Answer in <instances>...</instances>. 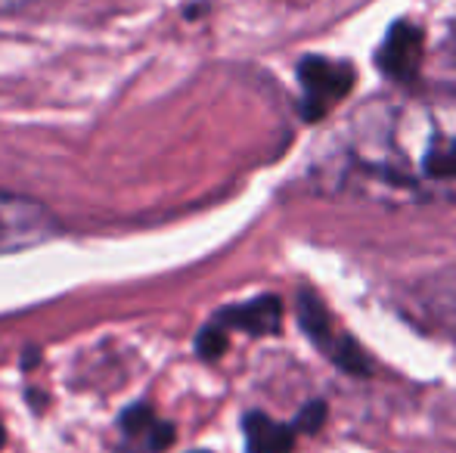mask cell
Returning <instances> with one entry per match:
<instances>
[{"label":"cell","instance_id":"6da1fadb","mask_svg":"<svg viewBox=\"0 0 456 453\" xmlns=\"http://www.w3.org/2000/svg\"><path fill=\"white\" fill-rule=\"evenodd\" d=\"M338 181L379 202H456V93L363 106L332 150Z\"/></svg>","mask_w":456,"mask_h":453},{"label":"cell","instance_id":"7a4b0ae2","mask_svg":"<svg viewBox=\"0 0 456 453\" xmlns=\"http://www.w3.org/2000/svg\"><path fill=\"white\" fill-rule=\"evenodd\" d=\"M60 218L44 202L0 190V258L37 248L60 236Z\"/></svg>","mask_w":456,"mask_h":453},{"label":"cell","instance_id":"3957f363","mask_svg":"<svg viewBox=\"0 0 456 453\" xmlns=\"http://www.w3.org/2000/svg\"><path fill=\"white\" fill-rule=\"evenodd\" d=\"M354 69L348 62L326 60V56H305L298 62L301 85V115L307 121L323 118L336 103H342L354 87Z\"/></svg>","mask_w":456,"mask_h":453},{"label":"cell","instance_id":"277c9868","mask_svg":"<svg viewBox=\"0 0 456 453\" xmlns=\"http://www.w3.org/2000/svg\"><path fill=\"white\" fill-rule=\"evenodd\" d=\"M298 320H301V329L311 336V342L317 344L332 363H338V367L348 369V373H370L366 354L351 339L336 333L330 314H326V308L320 304V298L314 295L311 289L298 292Z\"/></svg>","mask_w":456,"mask_h":453},{"label":"cell","instance_id":"5b68a950","mask_svg":"<svg viewBox=\"0 0 456 453\" xmlns=\"http://www.w3.org/2000/svg\"><path fill=\"white\" fill-rule=\"evenodd\" d=\"M413 311L432 333L456 342V267L432 273L413 292Z\"/></svg>","mask_w":456,"mask_h":453},{"label":"cell","instance_id":"8992f818","mask_svg":"<svg viewBox=\"0 0 456 453\" xmlns=\"http://www.w3.org/2000/svg\"><path fill=\"white\" fill-rule=\"evenodd\" d=\"M426 53V35L413 22H395L385 35L382 47L376 53V62L391 81H410L416 78Z\"/></svg>","mask_w":456,"mask_h":453},{"label":"cell","instance_id":"52a82bcc","mask_svg":"<svg viewBox=\"0 0 456 453\" xmlns=\"http://www.w3.org/2000/svg\"><path fill=\"white\" fill-rule=\"evenodd\" d=\"M215 320L227 329H242L248 336H273L282 327V304L273 295H258L246 304L224 308Z\"/></svg>","mask_w":456,"mask_h":453},{"label":"cell","instance_id":"ba28073f","mask_svg":"<svg viewBox=\"0 0 456 453\" xmlns=\"http://www.w3.org/2000/svg\"><path fill=\"white\" fill-rule=\"evenodd\" d=\"M118 429L137 450L156 453V450H165L175 444V429H171V423H162L146 404L127 407V410L118 417Z\"/></svg>","mask_w":456,"mask_h":453},{"label":"cell","instance_id":"9c48e42d","mask_svg":"<svg viewBox=\"0 0 456 453\" xmlns=\"http://www.w3.org/2000/svg\"><path fill=\"white\" fill-rule=\"evenodd\" d=\"M242 438H246V453H292L295 425H282L267 413L252 410L242 419Z\"/></svg>","mask_w":456,"mask_h":453},{"label":"cell","instance_id":"30bf717a","mask_svg":"<svg viewBox=\"0 0 456 453\" xmlns=\"http://www.w3.org/2000/svg\"><path fill=\"white\" fill-rule=\"evenodd\" d=\"M196 351L205 357V360H215L227 351V327H221L217 320H211L208 327H202L196 339Z\"/></svg>","mask_w":456,"mask_h":453},{"label":"cell","instance_id":"8fae6325","mask_svg":"<svg viewBox=\"0 0 456 453\" xmlns=\"http://www.w3.org/2000/svg\"><path fill=\"white\" fill-rule=\"evenodd\" d=\"M323 423H326V407L323 404H311V407H305V410L298 413V419H295V432L317 435Z\"/></svg>","mask_w":456,"mask_h":453},{"label":"cell","instance_id":"7c38bea8","mask_svg":"<svg viewBox=\"0 0 456 453\" xmlns=\"http://www.w3.org/2000/svg\"><path fill=\"white\" fill-rule=\"evenodd\" d=\"M22 4H28V0H0V10H16Z\"/></svg>","mask_w":456,"mask_h":453},{"label":"cell","instance_id":"4fadbf2b","mask_svg":"<svg viewBox=\"0 0 456 453\" xmlns=\"http://www.w3.org/2000/svg\"><path fill=\"white\" fill-rule=\"evenodd\" d=\"M4 441H6V435H4V425H0V448H4Z\"/></svg>","mask_w":456,"mask_h":453},{"label":"cell","instance_id":"5bb4252c","mask_svg":"<svg viewBox=\"0 0 456 453\" xmlns=\"http://www.w3.org/2000/svg\"><path fill=\"white\" fill-rule=\"evenodd\" d=\"M192 453H208V450H192Z\"/></svg>","mask_w":456,"mask_h":453}]
</instances>
